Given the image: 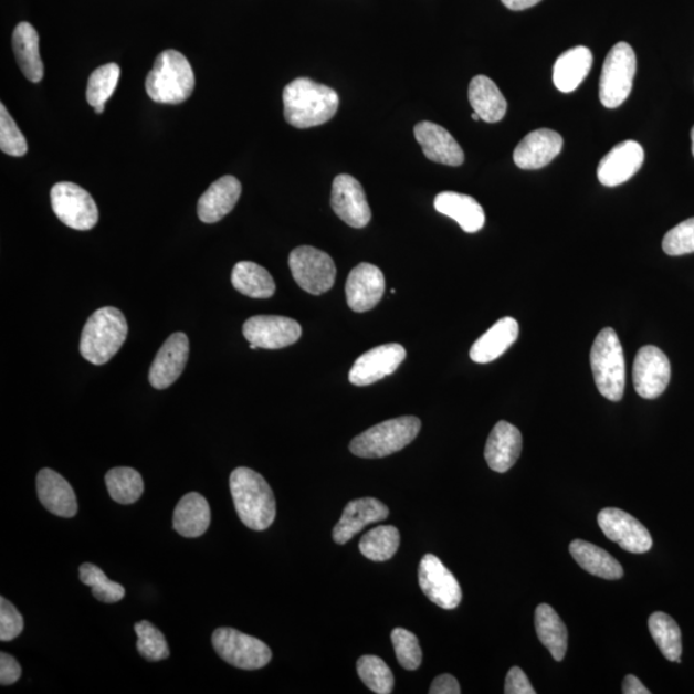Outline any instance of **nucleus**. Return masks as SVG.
<instances>
[{"instance_id":"f257e3e1","label":"nucleus","mask_w":694,"mask_h":694,"mask_svg":"<svg viewBox=\"0 0 694 694\" xmlns=\"http://www.w3.org/2000/svg\"><path fill=\"white\" fill-rule=\"evenodd\" d=\"M338 94L327 85L298 77L283 91L286 122L297 129L326 124L338 109Z\"/></svg>"},{"instance_id":"f03ea898","label":"nucleus","mask_w":694,"mask_h":694,"mask_svg":"<svg viewBox=\"0 0 694 694\" xmlns=\"http://www.w3.org/2000/svg\"><path fill=\"white\" fill-rule=\"evenodd\" d=\"M230 486L236 515L251 530L264 532L277 515L270 484L260 473L246 467L231 473Z\"/></svg>"},{"instance_id":"7ed1b4c3","label":"nucleus","mask_w":694,"mask_h":694,"mask_svg":"<svg viewBox=\"0 0 694 694\" xmlns=\"http://www.w3.org/2000/svg\"><path fill=\"white\" fill-rule=\"evenodd\" d=\"M193 90V70L183 54L174 50L159 54L146 81L149 98L156 104L179 105L192 96Z\"/></svg>"},{"instance_id":"20e7f679","label":"nucleus","mask_w":694,"mask_h":694,"mask_svg":"<svg viewBox=\"0 0 694 694\" xmlns=\"http://www.w3.org/2000/svg\"><path fill=\"white\" fill-rule=\"evenodd\" d=\"M128 329L124 314L116 307L106 306L94 312L82 333V357L94 366L106 365L122 349Z\"/></svg>"},{"instance_id":"39448f33","label":"nucleus","mask_w":694,"mask_h":694,"mask_svg":"<svg viewBox=\"0 0 694 694\" xmlns=\"http://www.w3.org/2000/svg\"><path fill=\"white\" fill-rule=\"evenodd\" d=\"M590 366L599 392L606 399L620 401L625 391L627 367L624 350L612 328H604L597 336L590 351Z\"/></svg>"},{"instance_id":"423d86ee","label":"nucleus","mask_w":694,"mask_h":694,"mask_svg":"<svg viewBox=\"0 0 694 694\" xmlns=\"http://www.w3.org/2000/svg\"><path fill=\"white\" fill-rule=\"evenodd\" d=\"M420 430L421 421L417 417L393 418V420L374 425L353 439L350 452L360 459H383V456L403 451L417 438Z\"/></svg>"},{"instance_id":"0eeeda50","label":"nucleus","mask_w":694,"mask_h":694,"mask_svg":"<svg viewBox=\"0 0 694 694\" xmlns=\"http://www.w3.org/2000/svg\"><path fill=\"white\" fill-rule=\"evenodd\" d=\"M635 73L637 57L632 46L625 42L613 45L599 81V99L604 107L618 108L624 104L632 92Z\"/></svg>"},{"instance_id":"6e6552de","label":"nucleus","mask_w":694,"mask_h":694,"mask_svg":"<svg viewBox=\"0 0 694 694\" xmlns=\"http://www.w3.org/2000/svg\"><path fill=\"white\" fill-rule=\"evenodd\" d=\"M288 265L297 285L318 296L334 287L336 265L325 251L312 246H299L291 252Z\"/></svg>"},{"instance_id":"1a4fd4ad","label":"nucleus","mask_w":694,"mask_h":694,"mask_svg":"<svg viewBox=\"0 0 694 694\" xmlns=\"http://www.w3.org/2000/svg\"><path fill=\"white\" fill-rule=\"evenodd\" d=\"M212 645L228 664L243 670L263 669L272 660L270 646L232 628L217 629L212 634Z\"/></svg>"},{"instance_id":"9d476101","label":"nucleus","mask_w":694,"mask_h":694,"mask_svg":"<svg viewBox=\"0 0 694 694\" xmlns=\"http://www.w3.org/2000/svg\"><path fill=\"white\" fill-rule=\"evenodd\" d=\"M51 203L61 222L76 231H90L96 227L99 212L96 201L84 188L70 181L53 186Z\"/></svg>"},{"instance_id":"9b49d317","label":"nucleus","mask_w":694,"mask_h":694,"mask_svg":"<svg viewBox=\"0 0 694 694\" xmlns=\"http://www.w3.org/2000/svg\"><path fill=\"white\" fill-rule=\"evenodd\" d=\"M418 581L424 596L441 609L454 610L462 602L459 580L437 556H423L418 569Z\"/></svg>"},{"instance_id":"f8f14e48","label":"nucleus","mask_w":694,"mask_h":694,"mask_svg":"<svg viewBox=\"0 0 694 694\" xmlns=\"http://www.w3.org/2000/svg\"><path fill=\"white\" fill-rule=\"evenodd\" d=\"M598 525L603 534L629 551L642 555L652 548V536L646 527L632 515L619 508H604L598 514Z\"/></svg>"},{"instance_id":"ddd939ff","label":"nucleus","mask_w":694,"mask_h":694,"mask_svg":"<svg viewBox=\"0 0 694 694\" xmlns=\"http://www.w3.org/2000/svg\"><path fill=\"white\" fill-rule=\"evenodd\" d=\"M302 334V326L296 320L280 315H256L243 325L244 338L259 349H283L297 343Z\"/></svg>"},{"instance_id":"4468645a","label":"nucleus","mask_w":694,"mask_h":694,"mask_svg":"<svg viewBox=\"0 0 694 694\" xmlns=\"http://www.w3.org/2000/svg\"><path fill=\"white\" fill-rule=\"evenodd\" d=\"M672 367L665 353L656 346H643L633 367V382L639 397L658 399L666 390Z\"/></svg>"},{"instance_id":"2eb2a0df","label":"nucleus","mask_w":694,"mask_h":694,"mask_svg":"<svg viewBox=\"0 0 694 694\" xmlns=\"http://www.w3.org/2000/svg\"><path fill=\"white\" fill-rule=\"evenodd\" d=\"M407 358V351L399 344H388L374 347L362 354L354 362L349 372V381L355 386H369L382 378L397 372L401 362Z\"/></svg>"},{"instance_id":"dca6fc26","label":"nucleus","mask_w":694,"mask_h":694,"mask_svg":"<svg viewBox=\"0 0 694 694\" xmlns=\"http://www.w3.org/2000/svg\"><path fill=\"white\" fill-rule=\"evenodd\" d=\"M330 207L343 222L358 230L367 227L372 218L365 189L357 179L347 174L335 178Z\"/></svg>"},{"instance_id":"f3484780","label":"nucleus","mask_w":694,"mask_h":694,"mask_svg":"<svg viewBox=\"0 0 694 694\" xmlns=\"http://www.w3.org/2000/svg\"><path fill=\"white\" fill-rule=\"evenodd\" d=\"M385 277L380 267L361 263L354 267L346 281L347 304L357 313L372 311L385 294Z\"/></svg>"},{"instance_id":"a211bd4d","label":"nucleus","mask_w":694,"mask_h":694,"mask_svg":"<svg viewBox=\"0 0 694 694\" xmlns=\"http://www.w3.org/2000/svg\"><path fill=\"white\" fill-rule=\"evenodd\" d=\"M189 358V340L186 334L171 335L156 354L149 368V383L157 390H165L178 380Z\"/></svg>"},{"instance_id":"6ab92c4d","label":"nucleus","mask_w":694,"mask_h":694,"mask_svg":"<svg viewBox=\"0 0 694 694\" xmlns=\"http://www.w3.org/2000/svg\"><path fill=\"white\" fill-rule=\"evenodd\" d=\"M644 161L643 147L635 140L622 141L599 162L597 176L606 187H617L633 178Z\"/></svg>"},{"instance_id":"aec40b11","label":"nucleus","mask_w":694,"mask_h":694,"mask_svg":"<svg viewBox=\"0 0 694 694\" xmlns=\"http://www.w3.org/2000/svg\"><path fill=\"white\" fill-rule=\"evenodd\" d=\"M562 147L564 139L557 132L538 129L519 141L514 160L519 169L538 170L554 161Z\"/></svg>"},{"instance_id":"412c9836","label":"nucleus","mask_w":694,"mask_h":694,"mask_svg":"<svg viewBox=\"0 0 694 694\" xmlns=\"http://www.w3.org/2000/svg\"><path fill=\"white\" fill-rule=\"evenodd\" d=\"M414 136L429 160L448 167H461L464 162L462 147L443 126L422 122L416 125Z\"/></svg>"},{"instance_id":"4be33fe9","label":"nucleus","mask_w":694,"mask_h":694,"mask_svg":"<svg viewBox=\"0 0 694 694\" xmlns=\"http://www.w3.org/2000/svg\"><path fill=\"white\" fill-rule=\"evenodd\" d=\"M386 504L376 498H360L346 504L340 520L334 528V540L337 544L350 541L355 535L370 524L380 523L389 517Z\"/></svg>"},{"instance_id":"5701e85b","label":"nucleus","mask_w":694,"mask_h":694,"mask_svg":"<svg viewBox=\"0 0 694 694\" xmlns=\"http://www.w3.org/2000/svg\"><path fill=\"white\" fill-rule=\"evenodd\" d=\"M523 452V435L516 425L501 421L494 425L485 446L488 467L504 473L514 467Z\"/></svg>"},{"instance_id":"b1692460","label":"nucleus","mask_w":694,"mask_h":694,"mask_svg":"<svg viewBox=\"0 0 694 694\" xmlns=\"http://www.w3.org/2000/svg\"><path fill=\"white\" fill-rule=\"evenodd\" d=\"M36 491L39 501L51 514L63 518H71L77 514L74 488L56 471L51 469L39 471Z\"/></svg>"},{"instance_id":"393cba45","label":"nucleus","mask_w":694,"mask_h":694,"mask_svg":"<svg viewBox=\"0 0 694 694\" xmlns=\"http://www.w3.org/2000/svg\"><path fill=\"white\" fill-rule=\"evenodd\" d=\"M241 193L242 186L239 179L232 176L218 179L201 196L199 207H197V214L201 222L207 224L220 222L234 209Z\"/></svg>"},{"instance_id":"a878e982","label":"nucleus","mask_w":694,"mask_h":694,"mask_svg":"<svg viewBox=\"0 0 694 694\" xmlns=\"http://www.w3.org/2000/svg\"><path fill=\"white\" fill-rule=\"evenodd\" d=\"M519 327L516 319L506 317L496 322L486 334L472 345L471 359L479 365H486V362L498 359L517 341Z\"/></svg>"},{"instance_id":"bb28decb","label":"nucleus","mask_w":694,"mask_h":694,"mask_svg":"<svg viewBox=\"0 0 694 694\" xmlns=\"http://www.w3.org/2000/svg\"><path fill=\"white\" fill-rule=\"evenodd\" d=\"M433 204L440 214L455 220L465 233H476L485 225L484 209L471 196L443 192L437 196Z\"/></svg>"},{"instance_id":"cd10ccee","label":"nucleus","mask_w":694,"mask_h":694,"mask_svg":"<svg viewBox=\"0 0 694 694\" xmlns=\"http://www.w3.org/2000/svg\"><path fill=\"white\" fill-rule=\"evenodd\" d=\"M211 523V509L204 496L188 493L179 501L174 511L172 526L185 538H200L208 532Z\"/></svg>"},{"instance_id":"c85d7f7f","label":"nucleus","mask_w":694,"mask_h":694,"mask_svg":"<svg viewBox=\"0 0 694 694\" xmlns=\"http://www.w3.org/2000/svg\"><path fill=\"white\" fill-rule=\"evenodd\" d=\"M469 99L481 120L498 123L507 113V101L491 77L477 75L472 78Z\"/></svg>"},{"instance_id":"c756f323","label":"nucleus","mask_w":694,"mask_h":694,"mask_svg":"<svg viewBox=\"0 0 694 694\" xmlns=\"http://www.w3.org/2000/svg\"><path fill=\"white\" fill-rule=\"evenodd\" d=\"M593 65V54L587 46H575L558 57L554 67V83L558 91L571 93L586 81Z\"/></svg>"},{"instance_id":"7c9ffc66","label":"nucleus","mask_w":694,"mask_h":694,"mask_svg":"<svg viewBox=\"0 0 694 694\" xmlns=\"http://www.w3.org/2000/svg\"><path fill=\"white\" fill-rule=\"evenodd\" d=\"M13 52L22 74L28 81L39 83L44 76V65L39 53V35L29 22L15 27L12 36Z\"/></svg>"},{"instance_id":"2f4dec72","label":"nucleus","mask_w":694,"mask_h":694,"mask_svg":"<svg viewBox=\"0 0 694 694\" xmlns=\"http://www.w3.org/2000/svg\"><path fill=\"white\" fill-rule=\"evenodd\" d=\"M570 554L581 569L606 580H618L624 577V569L617 558L609 551L586 540H574L570 544Z\"/></svg>"},{"instance_id":"473e14b6","label":"nucleus","mask_w":694,"mask_h":694,"mask_svg":"<svg viewBox=\"0 0 694 694\" xmlns=\"http://www.w3.org/2000/svg\"><path fill=\"white\" fill-rule=\"evenodd\" d=\"M535 629L540 642L556 661H562L567 652L569 633L554 607L543 603L535 611Z\"/></svg>"},{"instance_id":"72a5a7b5","label":"nucleus","mask_w":694,"mask_h":694,"mask_svg":"<svg viewBox=\"0 0 694 694\" xmlns=\"http://www.w3.org/2000/svg\"><path fill=\"white\" fill-rule=\"evenodd\" d=\"M232 285L242 295L252 298H270L275 294V283L270 272L252 262L236 263L232 272Z\"/></svg>"},{"instance_id":"f704fd0d","label":"nucleus","mask_w":694,"mask_h":694,"mask_svg":"<svg viewBox=\"0 0 694 694\" xmlns=\"http://www.w3.org/2000/svg\"><path fill=\"white\" fill-rule=\"evenodd\" d=\"M650 633L669 661L681 664L682 632L675 620L664 612H654L649 620Z\"/></svg>"},{"instance_id":"c9c22d12","label":"nucleus","mask_w":694,"mask_h":694,"mask_svg":"<svg viewBox=\"0 0 694 694\" xmlns=\"http://www.w3.org/2000/svg\"><path fill=\"white\" fill-rule=\"evenodd\" d=\"M400 546V533L396 526H378L368 532L359 543L361 555L375 562L389 561Z\"/></svg>"},{"instance_id":"e433bc0d","label":"nucleus","mask_w":694,"mask_h":694,"mask_svg":"<svg viewBox=\"0 0 694 694\" xmlns=\"http://www.w3.org/2000/svg\"><path fill=\"white\" fill-rule=\"evenodd\" d=\"M106 486L112 498L120 504L139 501L145 491L140 473L130 467H116L106 473Z\"/></svg>"},{"instance_id":"4c0bfd02","label":"nucleus","mask_w":694,"mask_h":694,"mask_svg":"<svg viewBox=\"0 0 694 694\" xmlns=\"http://www.w3.org/2000/svg\"><path fill=\"white\" fill-rule=\"evenodd\" d=\"M118 78H120V67L116 63H107V65L93 71L88 88H86V101L96 109V114L105 112V104L112 98Z\"/></svg>"},{"instance_id":"58836bf2","label":"nucleus","mask_w":694,"mask_h":694,"mask_svg":"<svg viewBox=\"0 0 694 694\" xmlns=\"http://www.w3.org/2000/svg\"><path fill=\"white\" fill-rule=\"evenodd\" d=\"M78 575L82 582L92 588L93 597L99 602L116 603L125 597L122 583L108 580L106 574L96 565L83 564Z\"/></svg>"},{"instance_id":"ea45409f","label":"nucleus","mask_w":694,"mask_h":694,"mask_svg":"<svg viewBox=\"0 0 694 694\" xmlns=\"http://www.w3.org/2000/svg\"><path fill=\"white\" fill-rule=\"evenodd\" d=\"M358 674L370 691L378 694H390L393 690V674L380 658L367 654L358 661Z\"/></svg>"},{"instance_id":"a19ab883","label":"nucleus","mask_w":694,"mask_h":694,"mask_svg":"<svg viewBox=\"0 0 694 694\" xmlns=\"http://www.w3.org/2000/svg\"><path fill=\"white\" fill-rule=\"evenodd\" d=\"M134 629L138 635L137 650L141 658L156 662L170 656L167 639L151 622L146 620L137 622Z\"/></svg>"},{"instance_id":"79ce46f5","label":"nucleus","mask_w":694,"mask_h":694,"mask_svg":"<svg viewBox=\"0 0 694 694\" xmlns=\"http://www.w3.org/2000/svg\"><path fill=\"white\" fill-rule=\"evenodd\" d=\"M391 641L401 666L412 672L421 666L422 650L418 638L412 632L401 628L393 629Z\"/></svg>"},{"instance_id":"37998d69","label":"nucleus","mask_w":694,"mask_h":694,"mask_svg":"<svg viewBox=\"0 0 694 694\" xmlns=\"http://www.w3.org/2000/svg\"><path fill=\"white\" fill-rule=\"evenodd\" d=\"M0 149L14 157L28 154L27 138L3 104L0 105Z\"/></svg>"},{"instance_id":"c03bdc74","label":"nucleus","mask_w":694,"mask_h":694,"mask_svg":"<svg viewBox=\"0 0 694 694\" xmlns=\"http://www.w3.org/2000/svg\"><path fill=\"white\" fill-rule=\"evenodd\" d=\"M662 249H664L670 256L693 254L694 218L684 220L683 223L677 224L672 231H669L664 236V241H662Z\"/></svg>"},{"instance_id":"a18cd8bd","label":"nucleus","mask_w":694,"mask_h":694,"mask_svg":"<svg viewBox=\"0 0 694 694\" xmlns=\"http://www.w3.org/2000/svg\"><path fill=\"white\" fill-rule=\"evenodd\" d=\"M22 614L4 597L0 598V641H13L22 633Z\"/></svg>"},{"instance_id":"49530a36","label":"nucleus","mask_w":694,"mask_h":694,"mask_svg":"<svg viewBox=\"0 0 694 694\" xmlns=\"http://www.w3.org/2000/svg\"><path fill=\"white\" fill-rule=\"evenodd\" d=\"M504 693L506 694H535L530 681L524 673L523 669L517 666L512 667L506 677V685H504Z\"/></svg>"},{"instance_id":"de8ad7c7","label":"nucleus","mask_w":694,"mask_h":694,"mask_svg":"<svg viewBox=\"0 0 694 694\" xmlns=\"http://www.w3.org/2000/svg\"><path fill=\"white\" fill-rule=\"evenodd\" d=\"M21 666L11 654L0 653V683L11 685L20 680Z\"/></svg>"},{"instance_id":"09e8293b","label":"nucleus","mask_w":694,"mask_h":694,"mask_svg":"<svg viewBox=\"0 0 694 694\" xmlns=\"http://www.w3.org/2000/svg\"><path fill=\"white\" fill-rule=\"evenodd\" d=\"M431 694H460L461 687L459 681L451 674L439 675L435 681L432 682Z\"/></svg>"},{"instance_id":"8fccbe9b","label":"nucleus","mask_w":694,"mask_h":694,"mask_svg":"<svg viewBox=\"0 0 694 694\" xmlns=\"http://www.w3.org/2000/svg\"><path fill=\"white\" fill-rule=\"evenodd\" d=\"M622 693L624 694H651L650 690H646L641 681L634 675H627L624 682H622Z\"/></svg>"},{"instance_id":"3c124183","label":"nucleus","mask_w":694,"mask_h":694,"mask_svg":"<svg viewBox=\"0 0 694 694\" xmlns=\"http://www.w3.org/2000/svg\"><path fill=\"white\" fill-rule=\"evenodd\" d=\"M540 2L541 0H502V3L511 11H524Z\"/></svg>"},{"instance_id":"603ef678","label":"nucleus","mask_w":694,"mask_h":694,"mask_svg":"<svg viewBox=\"0 0 694 694\" xmlns=\"http://www.w3.org/2000/svg\"><path fill=\"white\" fill-rule=\"evenodd\" d=\"M691 138H692V154L694 156V126H693L692 132H691Z\"/></svg>"},{"instance_id":"864d4df0","label":"nucleus","mask_w":694,"mask_h":694,"mask_svg":"<svg viewBox=\"0 0 694 694\" xmlns=\"http://www.w3.org/2000/svg\"><path fill=\"white\" fill-rule=\"evenodd\" d=\"M472 118H473V120H475V122L481 120L480 116H479L476 113H473V114H472Z\"/></svg>"}]
</instances>
